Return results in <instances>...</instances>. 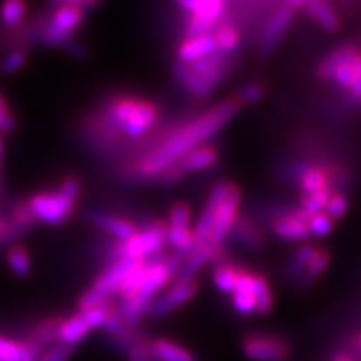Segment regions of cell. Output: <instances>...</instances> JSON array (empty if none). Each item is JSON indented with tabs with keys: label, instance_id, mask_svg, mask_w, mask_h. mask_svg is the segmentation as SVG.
<instances>
[{
	"label": "cell",
	"instance_id": "6da1fadb",
	"mask_svg": "<svg viewBox=\"0 0 361 361\" xmlns=\"http://www.w3.org/2000/svg\"><path fill=\"white\" fill-rule=\"evenodd\" d=\"M241 111V104L236 99H224L216 104L213 109L202 112L200 117L191 123L180 124L173 133H169L154 149L146 152L141 161L135 164L133 174L141 179H152L162 169L169 168L184 157L192 149L204 146L211 137H214L238 112Z\"/></svg>",
	"mask_w": 361,
	"mask_h": 361
},
{
	"label": "cell",
	"instance_id": "7a4b0ae2",
	"mask_svg": "<svg viewBox=\"0 0 361 361\" xmlns=\"http://www.w3.org/2000/svg\"><path fill=\"white\" fill-rule=\"evenodd\" d=\"M183 261L184 255H179V252L157 255L146 261L137 288L129 298L121 301V306L117 308L129 326L134 328L147 314L149 306L152 305L159 291L164 290L176 278Z\"/></svg>",
	"mask_w": 361,
	"mask_h": 361
},
{
	"label": "cell",
	"instance_id": "3957f363",
	"mask_svg": "<svg viewBox=\"0 0 361 361\" xmlns=\"http://www.w3.org/2000/svg\"><path fill=\"white\" fill-rule=\"evenodd\" d=\"M102 116L126 137L137 139L156 124L159 109L144 99L114 97L104 107Z\"/></svg>",
	"mask_w": 361,
	"mask_h": 361
},
{
	"label": "cell",
	"instance_id": "277c9868",
	"mask_svg": "<svg viewBox=\"0 0 361 361\" xmlns=\"http://www.w3.org/2000/svg\"><path fill=\"white\" fill-rule=\"evenodd\" d=\"M80 196V180L78 178H67L62 180L57 191L37 192L27 200L35 223L61 226L64 224L74 211L75 201Z\"/></svg>",
	"mask_w": 361,
	"mask_h": 361
},
{
	"label": "cell",
	"instance_id": "5b68a950",
	"mask_svg": "<svg viewBox=\"0 0 361 361\" xmlns=\"http://www.w3.org/2000/svg\"><path fill=\"white\" fill-rule=\"evenodd\" d=\"M168 236V224L162 221H147L128 241H116L111 250L112 263L121 259L147 261L161 255Z\"/></svg>",
	"mask_w": 361,
	"mask_h": 361
},
{
	"label": "cell",
	"instance_id": "8992f818",
	"mask_svg": "<svg viewBox=\"0 0 361 361\" xmlns=\"http://www.w3.org/2000/svg\"><path fill=\"white\" fill-rule=\"evenodd\" d=\"M97 2H56L51 4V17L42 37V44L47 47L61 49L64 42L72 39L75 30L82 24L89 8H94Z\"/></svg>",
	"mask_w": 361,
	"mask_h": 361
},
{
	"label": "cell",
	"instance_id": "52a82bcc",
	"mask_svg": "<svg viewBox=\"0 0 361 361\" xmlns=\"http://www.w3.org/2000/svg\"><path fill=\"white\" fill-rule=\"evenodd\" d=\"M360 51L353 45H340L316 67V74L323 80H333L340 87L348 90L350 96L361 101V79L351 66V61Z\"/></svg>",
	"mask_w": 361,
	"mask_h": 361
},
{
	"label": "cell",
	"instance_id": "ba28073f",
	"mask_svg": "<svg viewBox=\"0 0 361 361\" xmlns=\"http://www.w3.org/2000/svg\"><path fill=\"white\" fill-rule=\"evenodd\" d=\"M141 261L134 259H121L112 263L109 268H106L99 274L92 286L84 293L82 298L79 300V311L94 308V306L109 303V300L117 295L129 276V273L137 266Z\"/></svg>",
	"mask_w": 361,
	"mask_h": 361
},
{
	"label": "cell",
	"instance_id": "9c48e42d",
	"mask_svg": "<svg viewBox=\"0 0 361 361\" xmlns=\"http://www.w3.org/2000/svg\"><path fill=\"white\" fill-rule=\"evenodd\" d=\"M178 6L189 13L186 22V39L213 34L228 17L229 6L223 0H186Z\"/></svg>",
	"mask_w": 361,
	"mask_h": 361
},
{
	"label": "cell",
	"instance_id": "30bf717a",
	"mask_svg": "<svg viewBox=\"0 0 361 361\" xmlns=\"http://www.w3.org/2000/svg\"><path fill=\"white\" fill-rule=\"evenodd\" d=\"M303 4L305 0H301V2H284L271 13L259 37L258 51L261 57H268L276 51L279 42L286 35L288 29H290L293 19H295L296 11L298 8L301 11Z\"/></svg>",
	"mask_w": 361,
	"mask_h": 361
},
{
	"label": "cell",
	"instance_id": "8fae6325",
	"mask_svg": "<svg viewBox=\"0 0 361 361\" xmlns=\"http://www.w3.org/2000/svg\"><path fill=\"white\" fill-rule=\"evenodd\" d=\"M243 355L251 361H284L291 355L290 343L273 335L252 333L241 343Z\"/></svg>",
	"mask_w": 361,
	"mask_h": 361
},
{
	"label": "cell",
	"instance_id": "7c38bea8",
	"mask_svg": "<svg viewBox=\"0 0 361 361\" xmlns=\"http://www.w3.org/2000/svg\"><path fill=\"white\" fill-rule=\"evenodd\" d=\"M166 224H168V236H166V243H168L176 252L186 256L194 246L191 209H189L186 202H178V204L171 207L169 223Z\"/></svg>",
	"mask_w": 361,
	"mask_h": 361
},
{
	"label": "cell",
	"instance_id": "4fadbf2b",
	"mask_svg": "<svg viewBox=\"0 0 361 361\" xmlns=\"http://www.w3.org/2000/svg\"><path fill=\"white\" fill-rule=\"evenodd\" d=\"M239 206H241V189L234 183H229L223 200L219 202L218 211H216L214 226L209 243L223 246L226 238L229 236V231H231L234 223H236L239 216Z\"/></svg>",
	"mask_w": 361,
	"mask_h": 361
},
{
	"label": "cell",
	"instance_id": "5bb4252c",
	"mask_svg": "<svg viewBox=\"0 0 361 361\" xmlns=\"http://www.w3.org/2000/svg\"><path fill=\"white\" fill-rule=\"evenodd\" d=\"M197 281L191 279V281H176L169 290H166L162 295H157V298L149 306L147 314L151 318H161L173 313L174 310L180 308L196 296L197 293Z\"/></svg>",
	"mask_w": 361,
	"mask_h": 361
},
{
	"label": "cell",
	"instance_id": "9a60e30c",
	"mask_svg": "<svg viewBox=\"0 0 361 361\" xmlns=\"http://www.w3.org/2000/svg\"><path fill=\"white\" fill-rule=\"evenodd\" d=\"M228 186H229V180H218V183L211 188L209 196H207L200 218H197L196 224L192 226L194 245H201V243L209 241L211 233H213L216 211H218V206H219L221 200H223Z\"/></svg>",
	"mask_w": 361,
	"mask_h": 361
},
{
	"label": "cell",
	"instance_id": "2e32d148",
	"mask_svg": "<svg viewBox=\"0 0 361 361\" xmlns=\"http://www.w3.org/2000/svg\"><path fill=\"white\" fill-rule=\"evenodd\" d=\"M223 246L213 245V243H201V245H194L192 250L184 256L180 269L176 274L174 281H191L196 279L197 273L204 268L206 264L213 263L219 258Z\"/></svg>",
	"mask_w": 361,
	"mask_h": 361
},
{
	"label": "cell",
	"instance_id": "e0dca14e",
	"mask_svg": "<svg viewBox=\"0 0 361 361\" xmlns=\"http://www.w3.org/2000/svg\"><path fill=\"white\" fill-rule=\"evenodd\" d=\"M296 183L300 186V191L306 194H313L322 189L333 188V183H338L335 178V168L329 166H318V164H300L296 166Z\"/></svg>",
	"mask_w": 361,
	"mask_h": 361
},
{
	"label": "cell",
	"instance_id": "ac0fdd59",
	"mask_svg": "<svg viewBox=\"0 0 361 361\" xmlns=\"http://www.w3.org/2000/svg\"><path fill=\"white\" fill-rule=\"evenodd\" d=\"M308 218L300 209L271 221V233L283 241H306L310 238Z\"/></svg>",
	"mask_w": 361,
	"mask_h": 361
},
{
	"label": "cell",
	"instance_id": "d6986e66",
	"mask_svg": "<svg viewBox=\"0 0 361 361\" xmlns=\"http://www.w3.org/2000/svg\"><path fill=\"white\" fill-rule=\"evenodd\" d=\"M89 219L96 228L102 229L104 233L111 234V236L116 238V241L119 243L128 241V239L133 238L135 231H137V226H135L133 221L121 218V216L102 213V211H92V213H89Z\"/></svg>",
	"mask_w": 361,
	"mask_h": 361
},
{
	"label": "cell",
	"instance_id": "ffe728a7",
	"mask_svg": "<svg viewBox=\"0 0 361 361\" xmlns=\"http://www.w3.org/2000/svg\"><path fill=\"white\" fill-rule=\"evenodd\" d=\"M239 246L251 251H259L264 246V234L261 228L247 216H238L236 223L229 231V236Z\"/></svg>",
	"mask_w": 361,
	"mask_h": 361
},
{
	"label": "cell",
	"instance_id": "44dd1931",
	"mask_svg": "<svg viewBox=\"0 0 361 361\" xmlns=\"http://www.w3.org/2000/svg\"><path fill=\"white\" fill-rule=\"evenodd\" d=\"M188 66H191L192 69L211 85L218 87V85L224 80L226 75H228L229 66H231V59H229V56H223V54L214 52L211 54V56Z\"/></svg>",
	"mask_w": 361,
	"mask_h": 361
},
{
	"label": "cell",
	"instance_id": "7402d4cb",
	"mask_svg": "<svg viewBox=\"0 0 361 361\" xmlns=\"http://www.w3.org/2000/svg\"><path fill=\"white\" fill-rule=\"evenodd\" d=\"M301 11L322 27L324 32L335 34L340 29V16L326 0H305Z\"/></svg>",
	"mask_w": 361,
	"mask_h": 361
},
{
	"label": "cell",
	"instance_id": "603a6c76",
	"mask_svg": "<svg viewBox=\"0 0 361 361\" xmlns=\"http://www.w3.org/2000/svg\"><path fill=\"white\" fill-rule=\"evenodd\" d=\"M218 151L213 146H201L192 149L191 152H188L186 156L180 157V159L176 162L178 168L183 171L184 176L192 174V173H201V171H207L214 168L218 164Z\"/></svg>",
	"mask_w": 361,
	"mask_h": 361
},
{
	"label": "cell",
	"instance_id": "cb8c5ba5",
	"mask_svg": "<svg viewBox=\"0 0 361 361\" xmlns=\"http://www.w3.org/2000/svg\"><path fill=\"white\" fill-rule=\"evenodd\" d=\"M216 52V44L213 34L200 35V37H189L183 40L178 47V62L183 64H194L211 54Z\"/></svg>",
	"mask_w": 361,
	"mask_h": 361
},
{
	"label": "cell",
	"instance_id": "d4e9b609",
	"mask_svg": "<svg viewBox=\"0 0 361 361\" xmlns=\"http://www.w3.org/2000/svg\"><path fill=\"white\" fill-rule=\"evenodd\" d=\"M62 319L64 318H61V316L42 319V322L37 323L32 329H30L25 343L32 345L34 348H37L39 351H45L47 348H51V346L57 345L59 328H61Z\"/></svg>",
	"mask_w": 361,
	"mask_h": 361
},
{
	"label": "cell",
	"instance_id": "484cf974",
	"mask_svg": "<svg viewBox=\"0 0 361 361\" xmlns=\"http://www.w3.org/2000/svg\"><path fill=\"white\" fill-rule=\"evenodd\" d=\"M234 310L239 314L250 316L255 311V296H252V273L246 269H238L236 284L231 293Z\"/></svg>",
	"mask_w": 361,
	"mask_h": 361
},
{
	"label": "cell",
	"instance_id": "4316f807",
	"mask_svg": "<svg viewBox=\"0 0 361 361\" xmlns=\"http://www.w3.org/2000/svg\"><path fill=\"white\" fill-rule=\"evenodd\" d=\"M147 351L152 361H200L192 351L164 338L149 341Z\"/></svg>",
	"mask_w": 361,
	"mask_h": 361
},
{
	"label": "cell",
	"instance_id": "83f0119b",
	"mask_svg": "<svg viewBox=\"0 0 361 361\" xmlns=\"http://www.w3.org/2000/svg\"><path fill=\"white\" fill-rule=\"evenodd\" d=\"M173 74H174V78L184 85V89L196 97L211 96V92L216 89L214 85H211L207 80L202 79L191 66L183 64V62H178V61L174 62Z\"/></svg>",
	"mask_w": 361,
	"mask_h": 361
},
{
	"label": "cell",
	"instance_id": "f1b7e54d",
	"mask_svg": "<svg viewBox=\"0 0 361 361\" xmlns=\"http://www.w3.org/2000/svg\"><path fill=\"white\" fill-rule=\"evenodd\" d=\"M90 331L92 329H90L87 322H85L84 314L79 311V313L62 319L61 328H59V343L61 345L72 346V348H78L79 343L84 341Z\"/></svg>",
	"mask_w": 361,
	"mask_h": 361
},
{
	"label": "cell",
	"instance_id": "f546056e",
	"mask_svg": "<svg viewBox=\"0 0 361 361\" xmlns=\"http://www.w3.org/2000/svg\"><path fill=\"white\" fill-rule=\"evenodd\" d=\"M40 353L29 343L0 336V361H37Z\"/></svg>",
	"mask_w": 361,
	"mask_h": 361
},
{
	"label": "cell",
	"instance_id": "4dcf8cb0",
	"mask_svg": "<svg viewBox=\"0 0 361 361\" xmlns=\"http://www.w3.org/2000/svg\"><path fill=\"white\" fill-rule=\"evenodd\" d=\"M213 39L216 44V52L231 57V54L238 51L239 42H241V32H239V27L224 20L223 24H219L214 29Z\"/></svg>",
	"mask_w": 361,
	"mask_h": 361
},
{
	"label": "cell",
	"instance_id": "1f68e13d",
	"mask_svg": "<svg viewBox=\"0 0 361 361\" xmlns=\"http://www.w3.org/2000/svg\"><path fill=\"white\" fill-rule=\"evenodd\" d=\"M328 264H329V252L326 250H318V247H316L313 258L310 259L308 266H306L305 274L296 281L298 286H300L301 290H308L311 284L322 276L324 271H326Z\"/></svg>",
	"mask_w": 361,
	"mask_h": 361
},
{
	"label": "cell",
	"instance_id": "d6a6232c",
	"mask_svg": "<svg viewBox=\"0 0 361 361\" xmlns=\"http://www.w3.org/2000/svg\"><path fill=\"white\" fill-rule=\"evenodd\" d=\"M314 251L316 247L311 245H303L301 247H298L295 255H293V258L290 259V263L286 266V271H284V278H286V281L296 284L298 279L305 274L306 266H308L310 259L313 258Z\"/></svg>",
	"mask_w": 361,
	"mask_h": 361
},
{
	"label": "cell",
	"instance_id": "836d02e7",
	"mask_svg": "<svg viewBox=\"0 0 361 361\" xmlns=\"http://www.w3.org/2000/svg\"><path fill=\"white\" fill-rule=\"evenodd\" d=\"M252 296H255V311L268 314L273 310V293L263 274H252Z\"/></svg>",
	"mask_w": 361,
	"mask_h": 361
},
{
	"label": "cell",
	"instance_id": "e575fe53",
	"mask_svg": "<svg viewBox=\"0 0 361 361\" xmlns=\"http://www.w3.org/2000/svg\"><path fill=\"white\" fill-rule=\"evenodd\" d=\"M7 263L12 273L19 278H27L32 271V261H30L29 251L22 245H13L8 247Z\"/></svg>",
	"mask_w": 361,
	"mask_h": 361
},
{
	"label": "cell",
	"instance_id": "d590c367",
	"mask_svg": "<svg viewBox=\"0 0 361 361\" xmlns=\"http://www.w3.org/2000/svg\"><path fill=\"white\" fill-rule=\"evenodd\" d=\"M27 4L22 0H11V2L2 4L0 7V24L6 29H17L25 19Z\"/></svg>",
	"mask_w": 361,
	"mask_h": 361
},
{
	"label": "cell",
	"instance_id": "8d00e7d4",
	"mask_svg": "<svg viewBox=\"0 0 361 361\" xmlns=\"http://www.w3.org/2000/svg\"><path fill=\"white\" fill-rule=\"evenodd\" d=\"M333 192H335L333 191V188H326V189H322V191H316L313 194H306V196L301 197V204L298 209H300L308 219L311 216L323 213L324 207H326V202L329 201V197H331Z\"/></svg>",
	"mask_w": 361,
	"mask_h": 361
},
{
	"label": "cell",
	"instance_id": "74e56055",
	"mask_svg": "<svg viewBox=\"0 0 361 361\" xmlns=\"http://www.w3.org/2000/svg\"><path fill=\"white\" fill-rule=\"evenodd\" d=\"M238 269L231 264H218L213 271V281L216 288L221 293H226V295H231L234 290V284H236L238 278Z\"/></svg>",
	"mask_w": 361,
	"mask_h": 361
},
{
	"label": "cell",
	"instance_id": "f35d334b",
	"mask_svg": "<svg viewBox=\"0 0 361 361\" xmlns=\"http://www.w3.org/2000/svg\"><path fill=\"white\" fill-rule=\"evenodd\" d=\"M29 62V52L27 51H11L0 62V72L4 75H13L20 72Z\"/></svg>",
	"mask_w": 361,
	"mask_h": 361
},
{
	"label": "cell",
	"instance_id": "ab89813d",
	"mask_svg": "<svg viewBox=\"0 0 361 361\" xmlns=\"http://www.w3.org/2000/svg\"><path fill=\"white\" fill-rule=\"evenodd\" d=\"M308 233L314 238H326L333 231V219L324 213H318L308 219Z\"/></svg>",
	"mask_w": 361,
	"mask_h": 361
},
{
	"label": "cell",
	"instance_id": "60d3db41",
	"mask_svg": "<svg viewBox=\"0 0 361 361\" xmlns=\"http://www.w3.org/2000/svg\"><path fill=\"white\" fill-rule=\"evenodd\" d=\"M346 211H348V200H346V196L343 192L335 191L331 194V197H329V201L326 202V207H324L323 213L326 214L328 218L336 221L341 219L343 216L346 214Z\"/></svg>",
	"mask_w": 361,
	"mask_h": 361
},
{
	"label": "cell",
	"instance_id": "b9f144b4",
	"mask_svg": "<svg viewBox=\"0 0 361 361\" xmlns=\"http://www.w3.org/2000/svg\"><path fill=\"white\" fill-rule=\"evenodd\" d=\"M263 97H264L263 85L250 82V84H245L238 90V96L234 99H236V101L243 106V104H258L263 101Z\"/></svg>",
	"mask_w": 361,
	"mask_h": 361
},
{
	"label": "cell",
	"instance_id": "7bdbcfd3",
	"mask_svg": "<svg viewBox=\"0 0 361 361\" xmlns=\"http://www.w3.org/2000/svg\"><path fill=\"white\" fill-rule=\"evenodd\" d=\"M74 350L75 348H72V346L57 343V345H54L51 348L42 351L37 361H69L72 353H74Z\"/></svg>",
	"mask_w": 361,
	"mask_h": 361
},
{
	"label": "cell",
	"instance_id": "ee69618b",
	"mask_svg": "<svg viewBox=\"0 0 361 361\" xmlns=\"http://www.w3.org/2000/svg\"><path fill=\"white\" fill-rule=\"evenodd\" d=\"M17 128L16 116L8 107L6 97L0 94V134H12Z\"/></svg>",
	"mask_w": 361,
	"mask_h": 361
},
{
	"label": "cell",
	"instance_id": "f6af8a7d",
	"mask_svg": "<svg viewBox=\"0 0 361 361\" xmlns=\"http://www.w3.org/2000/svg\"><path fill=\"white\" fill-rule=\"evenodd\" d=\"M11 221H13V223H17L20 226H25V228H30V226L35 223V219H34L32 213H30V207H29V204H27V201H20L13 206Z\"/></svg>",
	"mask_w": 361,
	"mask_h": 361
},
{
	"label": "cell",
	"instance_id": "bcb514c9",
	"mask_svg": "<svg viewBox=\"0 0 361 361\" xmlns=\"http://www.w3.org/2000/svg\"><path fill=\"white\" fill-rule=\"evenodd\" d=\"M61 49H64L67 54H71V56L75 57V59H85V57H87V54H89L87 47H85L84 44H80L79 40H75L74 37L67 40V42H64V45H62Z\"/></svg>",
	"mask_w": 361,
	"mask_h": 361
},
{
	"label": "cell",
	"instance_id": "7dc6e473",
	"mask_svg": "<svg viewBox=\"0 0 361 361\" xmlns=\"http://www.w3.org/2000/svg\"><path fill=\"white\" fill-rule=\"evenodd\" d=\"M147 345H139V346H133V348L126 351V355H128V360L129 361H152L151 356H149V351H147Z\"/></svg>",
	"mask_w": 361,
	"mask_h": 361
},
{
	"label": "cell",
	"instance_id": "c3c4849f",
	"mask_svg": "<svg viewBox=\"0 0 361 361\" xmlns=\"http://www.w3.org/2000/svg\"><path fill=\"white\" fill-rule=\"evenodd\" d=\"M331 361H356L355 356L348 353V351H340V353H336L333 356Z\"/></svg>",
	"mask_w": 361,
	"mask_h": 361
},
{
	"label": "cell",
	"instance_id": "681fc988",
	"mask_svg": "<svg viewBox=\"0 0 361 361\" xmlns=\"http://www.w3.org/2000/svg\"><path fill=\"white\" fill-rule=\"evenodd\" d=\"M351 66H353L356 75H358V78L361 79V52H358L353 57V61H351Z\"/></svg>",
	"mask_w": 361,
	"mask_h": 361
},
{
	"label": "cell",
	"instance_id": "f907efd6",
	"mask_svg": "<svg viewBox=\"0 0 361 361\" xmlns=\"http://www.w3.org/2000/svg\"><path fill=\"white\" fill-rule=\"evenodd\" d=\"M353 345H355V348L360 351L361 353V333H358V335L355 336V340H353Z\"/></svg>",
	"mask_w": 361,
	"mask_h": 361
},
{
	"label": "cell",
	"instance_id": "816d5d0a",
	"mask_svg": "<svg viewBox=\"0 0 361 361\" xmlns=\"http://www.w3.org/2000/svg\"><path fill=\"white\" fill-rule=\"evenodd\" d=\"M356 361H361V355H360V358H358V360H356Z\"/></svg>",
	"mask_w": 361,
	"mask_h": 361
}]
</instances>
